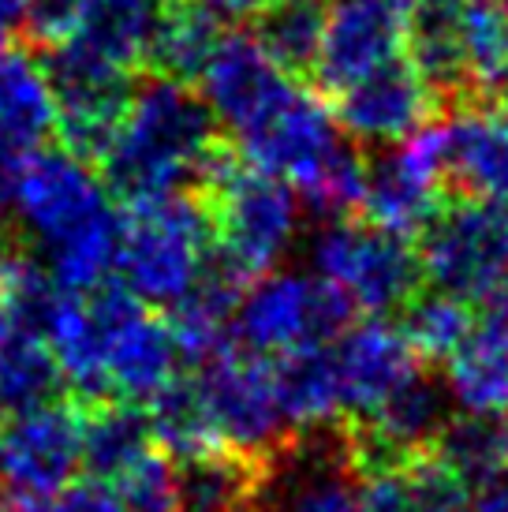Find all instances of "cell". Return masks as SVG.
<instances>
[{
  "label": "cell",
  "instance_id": "cell-1",
  "mask_svg": "<svg viewBox=\"0 0 508 512\" xmlns=\"http://www.w3.org/2000/svg\"><path fill=\"white\" fill-rule=\"evenodd\" d=\"M15 217L42 247L45 270L64 292H90L113 273L120 210L94 165L68 150L34 146L27 154L15 187Z\"/></svg>",
  "mask_w": 508,
  "mask_h": 512
},
{
  "label": "cell",
  "instance_id": "cell-2",
  "mask_svg": "<svg viewBox=\"0 0 508 512\" xmlns=\"http://www.w3.org/2000/svg\"><path fill=\"white\" fill-rule=\"evenodd\" d=\"M217 139V120L191 83L135 79L124 120L98 161L101 184L124 206L184 191Z\"/></svg>",
  "mask_w": 508,
  "mask_h": 512
},
{
  "label": "cell",
  "instance_id": "cell-3",
  "mask_svg": "<svg viewBox=\"0 0 508 512\" xmlns=\"http://www.w3.org/2000/svg\"><path fill=\"white\" fill-rule=\"evenodd\" d=\"M210 258V217L195 191L127 202L120 210L116 281L154 311H169Z\"/></svg>",
  "mask_w": 508,
  "mask_h": 512
},
{
  "label": "cell",
  "instance_id": "cell-4",
  "mask_svg": "<svg viewBox=\"0 0 508 512\" xmlns=\"http://www.w3.org/2000/svg\"><path fill=\"white\" fill-rule=\"evenodd\" d=\"M311 262L318 277L333 281L367 318L404 311V303L426 288L415 240L385 232L363 217L322 221L311 243Z\"/></svg>",
  "mask_w": 508,
  "mask_h": 512
},
{
  "label": "cell",
  "instance_id": "cell-5",
  "mask_svg": "<svg viewBox=\"0 0 508 512\" xmlns=\"http://www.w3.org/2000/svg\"><path fill=\"white\" fill-rule=\"evenodd\" d=\"M352 299L325 277L303 273H262L243 288L232 318V333L247 352L284 356L296 348L337 341L355 318Z\"/></svg>",
  "mask_w": 508,
  "mask_h": 512
},
{
  "label": "cell",
  "instance_id": "cell-6",
  "mask_svg": "<svg viewBox=\"0 0 508 512\" xmlns=\"http://www.w3.org/2000/svg\"><path fill=\"white\" fill-rule=\"evenodd\" d=\"M83 296L94 314V326H98L109 393L120 400L146 404L180 374V363H184L165 314L146 307L120 281H109V277Z\"/></svg>",
  "mask_w": 508,
  "mask_h": 512
},
{
  "label": "cell",
  "instance_id": "cell-7",
  "mask_svg": "<svg viewBox=\"0 0 508 512\" xmlns=\"http://www.w3.org/2000/svg\"><path fill=\"white\" fill-rule=\"evenodd\" d=\"M426 285L479 303L508 273V210L445 195L438 214L415 232Z\"/></svg>",
  "mask_w": 508,
  "mask_h": 512
},
{
  "label": "cell",
  "instance_id": "cell-8",
  "mask_svg": "<svg viewBox=\"0 0 508 512\" xmlns=\"http://www.w3.org/2000/svg\"><path fill=\"white\" fill-rule=\"evenodd\" d=\"M191 378L210 412L217 438L225 441L228 449L266 460L288 441L292 427L277 400L269 356L247 352V348L240 352L236 344H228L206 363H198Z\"/></svg>",
  "mask_w": 508,
  "mask_h": 512
},
{
  "label": "cell",
  "instance_id": "cell-9",
  "mask_svg": "<svg viewBox=\"0 0 508 512\" xmlns=\"http://www.w3.org/2000/svg\"><path fill=\"white\" fill-rule=\"evenodd\" d=\"M79 471V404L49 400L30 412H15L0 427V483L15 509L38 505Z\"/></svg>",
  "mask_w": 508,
  "mask_h": 512
},
{
  "label": "cell",
  "instance_id": "cell-10",
  "mask_svg": "<svg viewBox=\"0 0 508 512\" xmlns=\"http://www.w3.org/2000/svg\"><path fill=\"white\" fill-rule=\"evenodd\" d=\"M441 202H445V180H441L438 124H426L415 135L393 143L385 154L367 157V184L359 206L363 221L415 240V232L438 214Z\"/></svg>",
  "mask_w": 508,
  "mask_h": 512
},
{
  "label": "cell",
  "instance_id": "cell-11",
  "mask_svg": "<svg viewBox=\"0 0 508 512\" xmlns=\"http://www.w3.org/2000/svg\"><path fill=\"white\" fill-rule=\"evenodd\" d=\"M329 105L337 128L359 146H393L445 113L441 98L411 68L408 57L389 60L329 94Z\"/></svg>",
  "mask_w": 508,
  "mask_h": 512
},
{
  "label": "cell",
  "instance_id": "cell-12",
  "mask_svg": "<svg viewBox=\"0 0 508 512\" xmlns=\"http://www.w3.org/2000/svg\"><path fill=\"white\" fill-rule=\"evenodd\" d=\"M441 180L445 195L508 206V105L505 98H464L445 109Z\"/></svg>",
  "mask_w": 508,
  "mask_h": 512
},
{
  "label": "cell",
  "instance_id": "cell-13",
  "mask_svg": "<svg viewBox=\"0 0 508 512\" xmlns=\"http://www.w3.org/2000/svg\"><path fill=\"white\" fill-rule=\"evenodd\" d=\"M415 0H329L314 79L325 98L404 57Z\"/></svg>",
  "mask_w": 508,
  "mask_h": 512
},
{
  "label": "cell",
  "instance_id": "cell-14",
  "mask_svg": "<svg viewBox=\"0 0 508 512\" xmlns=\"http://www.w3.org/2000/svg\"><path fill=\"white\" fill-rule=\"evenodd\" d=\"M337 135L340 128L333 120L329 98L292 83L251 128H243L236 135V150L254 169L273 172V176L292 184L329 150Z\"/></svg>",
  "mask_w": 508,
  "mask_h": 512
},
{
  "label": "cell",
  "instance_id": "cell-15",
  "mask_svg": "<svg viewBox=\"0 0 508 512\" xmlns=\"http://www.w3.org/2000/svg\"><path fill=\"white\" fill-rule=\"evenodd\" d=\"M195 83L202 101L210 105L213 120L225 124L232 135H240L296 79H288L269 60L251 30H232V34H221V42L213 45L210 60Z\"/></svg>",
  "mask_w": 508,
  "mask_h": 512
},
{
  "label": "cell",
  "instance_id": "cell-16",
  "mask_svg": "<svg viewBox=\"0 0 508 512\" xmlns=\"http://www.w3.org/2000/svg\"><path fill=\"white\" fill-rule=\"evenodd\" d=\"M333 363H337V385L344 415H367L374 404L393 393L400 382H408L411 374L426 363L411 352L404 333L393 329L381 318H367L359 326H348L337 337Z\"/></svg>",
  "mask_w": 508,
  "mask_h": 512
},
{
  "label": "cell",
  "instance_id": "cell-17",
  "mask_svg": "<svg viewBox=\"0 0 508 512\" xmlns=\"http://www.w3.org/2000/svg\"><path fill=\"white\" fill-rule=\"evenodd\" d=\"M169 4L172 0H86L79 23L60 42V49L113 72L139 75L146 42Z\"/></svg>",
  "mask_w": 508,
  "mask_h": 512
},
{
  "label": "cell",
  "instance_id": "cell-18",
  "mask_svg": "<svg viewBox=\"0 0 508 512\" xmlns=\"http://www.w3.org/2000/svg\"><path fill=\"white\" fill-rule=\"evenodd\" d=\"M150 445H157V441L150 430L146 404L120 397L79 404V468L90 479L109 486Z\"/></svg>",
  "mask_w": 508,
  "mask_h": 512
},
{
  "label": "cell",
  "instance_id": "cell-19",
  "mask_svg": "<svg viewBox=\"0 0 508 512\" xmlns=\"http://www.w3.org/2000/svg\"><path fill=\"white\" fill-rule=\"evenodd\" d=\"M404 57L449 109L475 98L460 49V0H415Z\"/></svg>",
  "mask_w": 508,
  "mask_h": 512
},
{
  "label": "cell",
  "instance_id": "cell-20",
  "mask_svg": "<svg viewBox=\"0 0 508 512\" xmlns=\"http://www.w3.org/2000/svg\"><path fill=\"white\" fill-rule=\"evenodd\" d=\"M57 124V98L45 72V60L30 45L0 49V131L23 150L42 146Z\"/></svg>",
  "mask_w": 508,
  "mask_h": 512
},
{
  "label": "cell",
  "instance_id": "cell-21",
  "mask_svg": "<svg viewBox=\"0 0 508 512\" xmlns=\"http://www.w3.org/2000/svg\"><path fill=\"white\" fill-rule=\"evenodd\" d=\"M329 344H311V348L273 356V385H277V400H281V412L292 430L344 419L337 363H333Z\"/></svg>",
  "mask_w": 508,
  "mask_h": 512
},
{
  "label": "cell",
  "instance_id": "cell-22",
  "mask_svg": "<svg viewBox=\"0 0 508 512\" xmlns=\"http://www.w3.org/2000/svg\"><path fill=\"white\" fill-rule=\"evenodd\" d=\"M221 34L225 30H221L217 15H210L191 0H172L157 19L150 42H146L142 72L176 79V83H195L210 60L213 45L221 42Z\"/></svg>",
  "mask_w": 508,
  "mask_h": 512
},
{
  "label": "cell",
  "instance_id": "cell-23",
  "mask_svg": "<svg viewBox=\"0 0 508 512\" xmlns=\"http://www.w3.org/2000/svg\"><path fill=\"white\" fill-rule=\"evenodd\" d=\"M445 385L460 412L508 415V337L490 326L471 329L445 363Z\"/></svg>",
  "mask_w": 508,
  "mask_h": 512
},
{
  "label": "cell",
  "instance_id": "cell-24",
  "mask_svg": "<svg viewBox=\"0 0 508 512\" xmlns=\"http://www.w3.org/2000/svg\"><path fill=\"white\" fill-rule=\"evenodd\" d=\"M176 468H180L184 512H240L251 509L266 460L221 445L202 456L180 460Z\"/></svg>",
  "mask_w": 508,
  "mask_h": 512
},
{
  "label": "cell",
  "instance_id": "cell-25",
  "mask_svg": "<svg viewBox=\"0 0 508 512\" xmlns=\"http://www.w3.org/2000/svg\"><path fill=\"white\" fill-rule=\"evenodd\" d=\"M325 12H329V0H273L254 19L251 34L288 79L303 83L318 64Z\"/></svg>",
  "mask_w": 508,
  "mask_h": 512
},
{
  "label": "cell",
  "instance_id": "cell-26",
  "mask_svg": "<svg viewBox=\"0 0 508 512\" xmlns=\"http://www.w3.org/2000/svg\"><path fill=\"white\" fill-rule=\"evenodd\" d=\"M363 184H367V154L340 131L311 169L292 180V191L318 221H344L359 217Z\"/></svg>",
  "mask_w": 508,
  "mask_h": 512
},
{
  "label": "cell",
  "instance_id": "cell-27",
  "mask_svg": "<svg viewBox=\"0 0 508 512\" xmlns=\"http://www.w3.org/2000/svg\"><path fill=\"white\" fill-rule=\"evenodd\" d=\"M146 415H150L154 441L176 464L225 445L213 430V419L198 397V385L191 374H176L161 393L146 400Z\"/></svg>",
  "mask_w": 508,
  "mask_h": 512
},
{
  "label": "cell",
  "instance_id": "cell-28",
  "mask_svg": "<svg viewBox=\"0 0 508 512\" xmlns=\"http://www.w3.org/2000/svg\"><path fill=\"white\" fill-rule=\"evenodd\" d=\"M434 453L464 475L467 486L508 475V415L460 412L434 441Z\"/></svg>",
  "mask_w": 508,
  "mask_h": 512
},
{
  "label": "cell",
  "instance_id": "cell-29",
  "mask_svg": "<svg viewBox=\"0 0 508 512\" xmlns=\"http://www.w3.org/2000/svg\"><path fill=\"white\" fill-rule=\"evenodd\" d=\"M57 359L42 333L15 329L0 341V412H30L60 397Z\"/></svg>",
  "mask_w": 508,
  "mask_h": 512
},
{
  "label": "cell",
  "instance_id": "cell-30",
  "mask_svg": "<svg viewBox=\"0 0 508 512\" xmlns=\"http://www.w3.org/2000/svg\"><path fill=\"white\" fill-rule=\"evenodd\" d=\"M475 329V311L471 303L452 292H415L404 303V341L411 344V352L419 356L426 367H441L449 363L452 352L471 337Z\"/></svg>",
  "mask_w": 508,
  "mask_h": 512
},
{
  "label": "cell",
  "instance_id": "cell-31",
  "mask_svg": "<svg viewBox=\"0 0 508 512\" xmlns=\"http://www.w3.org/2000/svg\"><path fill=\"white\" fill-rule=\"evenodd\" d=\"M460 49L475 94L508 90V12L494 0H460Z\"/></svg>",
  "mask_w": 508,
  "mask_h": 512
},
{
  "label": "cell",
  "instance_id": "cell-32",
  "mask_svg": "<svg viewBox=\"0 0 508 512\" xmlns=\"http://www.w3.org/2000/svg\"><path fill=\"white\" fill-rule=\"evenodd\" d=\"M109 490L120 501V512H184L180 468L165 449L150 445L116 475Z\"/></svg>",
  "mask_w": 508,
  "mask_h": 512
},
{
  "label": "cell",
  "instance_id": "cell-33",
  "mask_svg": "<svg viewBox=\"0 0 508 512\" xmlns=\"http://www.w3.org/2000/svg\"><path fill=\"white\" fill-rule=\"evenodd\" d=\"M400 483H404L408 512H464L467 490H471L464 475L445 464L434 449L411 456L400 468Z\"/></svg>",
  "mask_w": 508,
  "mask_h": 512
},
{
  "label": "cell",
  "instance_id": "cell-34",
  "mask_svg": "<svg viewBox=\"0 0 508 512\" xmlns=\"http://www.w3.org/2000/svg\"><path fill=\"white\" fill-rule=\"evenodd\" d=\"M86 0H30L27 4V23H23V38L34 42L38 49H53L71 34L79 23Z\"/></svg>",
  "mask_w": 508,
  "mask_h": 512
},
{
  "label": "cell",
  "instance_id": "cell-35",
  "mask_svg": "<svg viewBox=\"0 0 508 512\" xmlns=\"http://www.w3.org/2000/svg\"><path fill=\"white\" fill-rule=\"evenodd\" d=\"M19 512H120V501H116V494L109 486L86 475L83 483L71 479L68 486H60L57 494H49L45 501L27 505V509Z\"/></svg>",
  "mask_w": 508,
  "mask_h": 512
},
{
  "label": "cell",
  "instance_id": "cell-36",
  "mask_svg": "<svg viewBox=\"0 0 508 512\" xmlns=\"http://www.w3.org/2000/svg\"><path fill=\"white\" fill-rule=\"evenodd\" d=\"M23 161H27V150L0 131V240L15 236V187H19Z\"/></svg>",
  "mask_w": 508,
  "mask_h": 512
},
{
  "label": "cell",
  "instance_id": "cell-37",
  "mask_svg": "<svg viewBox=\"0 0 508 512\" xmlns=\"http://www.w3.org/2000/svg\"><path fill=\"white\" fill-rule=\"evenodd\" d=\"M355 512H408V498H404L400 471L367 475L363 486H359V509Z\"/></svg>",
  "mask_w": 508,
  "mask_h": 512
},
{
  "label": "cell",
  "instance_id": "cell-38",
  "mask_svg": "<svg viewBox=\"0 0 508 512\" xmlns=\"http://www.w3.org/2000/svg\"><path fill=\"white\" fill-rule=\"evenodd\" d=\"M191 4L206 8L217 19H228V23H254L273 0H191Z\"/></svg>",
  "mask_w": 508,
  "mask_h": 512
},
{
  "label": "cell",
  "instance_id": "cell-39",
  "mask_svg": "<svg viewBox=\"0 0 508 512\" xmlns=\"http://www.w3.org/2000/svg\"><path fill=\"white\" fill-rule=\"evenodd\" d=\"M464 512H508V475L505 479H490V483L471 486Z\"/></svg>",
  "mask_w": 508,
  "mask_h": 512
},
{
  "label": "cell",
  "instance_id": "cell-40",
  "mask_svg": "<svg viewBox=\"0 0 508 512\" xmlns=\"http://www.w3.org/2000/svg\"><path fill=\"white\" fill-rule=\"evenodd\" d=\"M30 0H0V45L23 38V23H27Z\"/></svg>",
  "mask_w": 508,
  "mask_h": 512
},
{
  "label": "cell",
  "instance_id": "cell-41",
  "mask_svg": "<svg viewBox=\"0 0 508 512\" xmlns=\"http://www.w3.org/2000/svg\"><path fill=\"white\" fill-rule=\"evenodd\" d=\"M0 512H19V509H15L12 501H0Z\"/></svg>",
  "mask_w": 508,
  "mask_h": 512
},
{
  "label": "cell",
  "instance_id": "cell-42",
  "mask_svg": "<svg viewBox=\"0 0 508 512\" xmlns=\"http://www.w3.org/2000/svg\"><path fill=\"white\" fill-rule=\"evenodd\" d=\"M494 4H497V8H505V12H508V0H494Z\"/></svg>",
  "mask_w": 508,
  "mask_h": 512
},
{
  "label": "cell",
  "instance_id": "cell-43",
  "mask_svg": "<svg viewBox=\"0 0 508 512\" xmlns=\"http://www.w3.org/2000/svg\"><path fill=\"white\" fill-rule=\"evenodd\" d=\"M501 98H505V105H508V90H505V94H501Z\"/></svg>",
  "mask_w": 508,
  "mask_h": 512
},
{
  "label": "cell",
  "instance_id": "cell-44",
  "mask_svg": "<svg viewBox=\"0 0 508 512\" xmlns=\"http://www.w3.org/2000/svg\"><path fill=\"white\" fill-rule=\"evenodd\" d=\"M240 512H251V509H240Z\"/></svg>",
  "mask_w": 508,
  "mask_h": 512
},
{
  "label": "cell",
  "instance_id": "cell-45",
  "mask_svg": "<svg viewBox=\"0 0 508 512\" xmlns=\"http://www.w3.org/2000/svg\"><path fill=\"white\" fill-rule=\"evenodd\" d=\"M0 427H4V423H0Z\"/></svg>",
  "mask_w": 508,
  "mask_h": 512
}]
</instances>
